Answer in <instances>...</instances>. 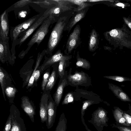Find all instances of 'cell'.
<instances>
[{
	"instance_id": "6da1fadb",
	"label": "cell",
	"mask_w": 131,
	"mask_h": 131,
	"mask_svg": "<svg viewBox=\"0 0 131 131\" xmlns=\"http://www.w3.org/2000/svg\"><path fill=\"white\" fill-rule=\"evenodd\" d=\"M68 22L66 16L61 17L58 19L50 34L46 53H51L57 45Z\"/></svg>"
},
{
	"instance_id": "7a4b0ae2",
	"label": "cell",
	"mask_w": 131,
	"mask_h": 131,
	"mask_svg": "<svg viewBox=\"0 0 131 131\" xmlns=\"http://www.w3.org/2000/svg\"><path fill=\"white\" fill-rule=\"evenodd\" d=\"M53 20L49 16L44 20L27 44L28 46L25 52L28 51L35 43H37L38 45H39L48 33L51 21Z\"/></svg>"
},
{
	"instance_id": "3957f363",
	"label": "cell",
	"mask_w": 131,
	"mask_h": 131,
	"mask_svg": "<svg viewBox=\"0 0 131 131\" xmlns=\"http://www.w3.org/2000/svg\"><path fill=\"white\" fill-rule=\"evenodd\" d=\"M107 112L102 107H99L92 114V117L88 122L91 123L97 131H103L104 126H107Z\"/></svg>"
},
{
	"instance_id": "277c9868",
	"label": "cell",
	"mask_w": 131,
	"mask_h": 131,
	"mask_svg": "<svg viewBox=\"0 0 131 131\" xmlns=\"http://www.w3.org/2000/svg\"><path fill=\"white\" fill-rule=\"evenodd\" d=\"M10 114L12 117L11 131H27L24 122L20 117L19 110L16 108L12 109Z\"/></svg>"
},
{
	"instance_id": "5b68a950",
	"label": "cell",
	"mask_w": 131,
	"mask_h": 131,
	"mask_svg": "<svg viewBox=\"0 0 131 131\" xmlns=\"http://www.w3.org/2000/svg\"><path fill=\"white\" fill-rule=\"evenodd\" d=\"M39 17L38 15H36L16 26L12 32L13 41L17 40L19 34L27 29L36 21Z\"/></svg>"
},
{
	"instance_id": "8992f818",
	"label": "cell",
	"mask_w": 131,
	"mask_h": 131,
	"mask_svg": "<svg viewBox=\"0 0 131 131\" xmlns=\"http://www.w3.org/2000/svg\"><path fill=\"white\" fill-rule=\"evenodd\" d=\"M0 39L5 42H8L9 25L7 11L5 10L1 15Z\"/></svg>"
},
{
	"instance_id": "52a82bcc",
	"label": "cell",
	"mask_w": 131,
	"mask_h": 131,
	"mask_svg": "<svg viewBox=\"0 0 131 131\" xmlns=\"http://www.w3.org/2000/svg\"><path fill=\"white\" fill-rule=\"evenodd\" d=\"M81 29L77 25L70 35L66 45V50L68 53L71 52L76 46L79 39Z\"/></svg>"
},
{
	"instance_id": "ba28073f",
	"label": "cell",
	"mask_w": 131,
	"mask_h": 131,
	"mask_svg": "<svg viewBox=\"0 0 131 131\" xmlns=\"http://www.w3.org/2000/svg\"><path fill=\"white\" fill-rule=\"evenodd\" d=\"M49 16L48 15H45L43 14L39 17L36 21L24 32L22 36L18 41L17 44L20 45Z\"/></svg>"
},
{
	"instance_id": "9c48e42d",
	"label": "cell",
	"mask_w": 131,
	"mask_h": 131,
	"mask_svg": "<svg viewBox=\"0 0 131 131\" xmlns=\"http://www.w3.org/2000/svg\"><path fill=\"white\" fill-rule=\"evenodd\" d=\"M48 95L45 94L43 95L41 99L39 113L41 122L47 123L48 120Z\"/></svg>"
},
{
	"instance_id": "30bf717a",
	"label": "cell",
	"mask_w": 131,
	"mask_h": 131,
	"mask_svg": "<svg viewBox=\"0 0 131 131\" xmlns=\"http://www.w3.org/2000/svg\"><path fill=\"white\" fill-rule=\"evenodd\" d=\"M56 105L52 101H50L48 104V117L46 123L48 129L51 128L54 123L56 115Z\"/></svg>"
},
{
	"instance_id": "8fae6325",
	"label": "cell",
	"mask_w": 131,
	"mask_h": 131,
	"mask_svg": "<svg viewBox=\"0 0 131 131\" xmlns=\"http://www.w3.org/2000/svg\"><path fill=\"white\" fill-rule=\"evenodd\" d=\"M68 80L72 84L76 85H80L86 83L87 78L84 72H77L74 74H70L68 76Z\"/></svg>"
},
{
	"instance_id": "7c38bea8",
	"label": "cell",
	"mask_w": 131,
	"mask_h": 131,
	"mask_svg": "<svg viewBox=\"0 0 131 131\" xmlns=\"http://www.w3.org/2000/svg\"><path fill=\"white\" fill-rule=\"evenodd\" d=\"M21 107L24 111L28 116L32 122H34V115L35 114V109L28 99L25 97L21 99Z\"/></svg>"
},
{
	"instance_id": "4fadbf2b",
	"label": "cell",
	"mask_w": 131,
	"mask_h": 131,
	"mask_svg": "<svg viewBox=\"0 0 131 131\" xmlns=\"http://www.w3.org/2000/svg\"><path fill=\"white\" fill-rule=\"evenodd\" d=\"M109 86L114 95L121 100L124 101L131 102V100L128 95L119 87L110 83Z\"/></svg>"
},
{
	"instance_id": "5bb4252c",
	"label": "cell",
	"mask_w": 131,
	"mask_h": 131,
	"mask_svg": "<svg viewBox=\"0 0 131 131\" xmlns=\"http://www.w3.org/2000/svg\"><path fill=\"white\" fill-rule=\"evenodd\" d=\"M86 13L85 10H82L78 12L68 23L66 29L69 32L73 27L84 17Z\"/></svg>"
},
{
	"instance_id": "9a60e30c",
	"label": "cell",
	"mask_w": 131,
	"mask_h": 131,
	"mask_svg": "<svg viewBox=\"0 0 131 131\" xmlns=\"http://www.w3.org/2000/svg\"><path fill=\"white\" fill-rule=\"evenodd\" d=\"M67 84L66 80L63 79L58 86L55 93L54 99L57 106H58L62 98L64 88Z\"/></svg>"
},
{
	"instance_id": "2e32d148",
	"label": "cell",
	"mask_w": 131,
	"mask_h": 131,
	"mask_svg": "<svg viewBox=\"0 0 131 131\" xmlns=\"http://www.w3.org/2000/svg\"><path fill=\"white\" fill-rule=\"evenodd\" d=\"M98 35L96 31L93 29L91 31L89 43V49L94 51L97 48L98 43Z\"/></svg>"
},
{
	"instance_id": "e0dca14e",
	"label": "cell",
	"mask_w": 131,
	"mask_h": 131,
	"mask_svg": "<svg viewBox=\"0 0 131 131\" xmlns=\"http://www.w3.org/2000/svg\"><path fill=\"white\" fill-rule=\"evenodd\" d=\"M66 56H64L60 51H58L42 65L41 69L42 70L47 66L57 62H60Z\"/></svg>"
},
{
	"instance_id": "ac0fdd59",
	"label": "cell",
	"mask_w": 131,
	"mask_h": 131,
	"mask_svg": "<svg viewBox=\"0 0 131 131\" xmlns=\"http://www.w3.org/2000/svg\"><path fill=\"white\" fill-rule=\"evenodd\" d=\"M67 120L63 112L60 115L55 131H66Z\"/></svg>"
},
{
	"instance_id": "d6986e66",
	"label": "cell",
	"mask_w": 131,
	"mask_h": 131,
	"mask_svg": "<svg viewBox=\"0 0 131 131\" xmlns=\"http://www.w3.org/2000/svg\"><path fill=\"white\" fill-rule=\"evenodd\" d=\"M114 118L118 123L125 125L127 126L126 121L124 117L123 113L119 108L115 109L113 113Z\"/></svg>"
},
{
	"instance_id": "ffe728a7",
	"label": "cell",
	"mask_w": 131,
	"mask_h": 131,
	"mask_svg": "<svg viewBox=\"0 0 131 131\" xmlns=\"http://www.w3.org/2000/svg\"><path fill=\"white\" fill-rule=\"evenodd\" d=\"M62 12L61 8L57 5L46 11L43 14L51 16L54 19V16H58Z\"/></svg>"
},
{
	"instance_id": "44dd1931",
	"label": "cell",
	"mask_w": 131,
	"mask_h": 131,
	"mask_svg": "<svg viewBox=\"0 0 131 131\" xmlns=\"http://www.w3.org/2000/svg\"><path fill=\"white\" fill-rule=\"evenodd\" d=\"M56 2L57 5L61 8L62 12L66 11L71 10L73 8L72 4L68 0H54Z\"/></svg>"
},
{
	"instance_id": "7402d4cb",
	"label": "cell",
	"mask_w": 131,
	"mask_h": 131,
	"mask_svg": "<svg viewBox=\"0 0 131 131\" xmlns=\"http://www.w3.org/2000/svg\"><path fill=\"white\" fill-rule=\"evenodd\" d=\"M46 50L45 49L42 51V52L40 54V53H39L38 56L35 69L29 80V82L28 85V86H31L33 84L35 80L34 77V74L36 71V70L37 69L39 66L43 56L45 53H46Z\"/></svg>"
},
{
	"instance_id": "603a6c76",
	"label": "cell",
	"mask_w": 131,
	"mask_h": 131,
	"mask_svg": "<svg viewBox=\"0 0 131 131\" xmlns=\"http://www.w3.org/2000/svg\"><path fill=\"white\" fill-rule=\"evenodd\" d=\"M71 58L70 56H66L59 62L58 69L59 75L62 78L64 75L65 69L66 66V61Z\"/></svg>"
},
{
	"instance_id": "cb8c5ba5",
	"label": "cell",
	"mask_w": 131,
	"mask_h": 131,
	"mask_svg": "<svg viewBox=\"0 0 131 131\" xmlns=\"http://www.w3.org/2000/svg\"><path fill=\"white\" fill-rule=\"evenodd\" d=\"M8 42H5L0 39V59L1 61H3L4 56L7 53L9 48Z\"/></svg>"
},
{
	"instance_id": "d4e9b609",
	"label": "cell",
	"mask_w": 131,
	"mask_h": 131,
	"mask_svg": "<svg viewBox=\"0 0 131 131\" xmlns=\"http://www.w3.org/2000/svg\"><path fill=\"white\" fill-rule=\"evenodd\" d=\"M72 4L76 5L78 6L77 8V11H80L83 9L89 6V4L85 3L87 2V0H68Z\"/></svg>"
},
{
	"instance_id": "484cf974",
	"label": "cell",
	"mask_w": 131,
	"mask_h": 131,
	"mask_svg": "<svg viewBox=\"0 0 131 131\" xmlns=\"http://www.w3.org/2000/svg\"><path fill=\"white\" fill-rule=\"evenodd\" d=\"M76 65L78 67L86 69H89L90 67V63L88 61L85 59L80 57L77 58Z\"/></svg>"
},
{
	"instance_id": "4316f807",
	"label": "cell",
	"mask_w": 131,
	"mask_h": 131,
	"mask_svg": "<svg viewBox=\"0 0 131 131\" xmlns=\"http://www.w3.org/2000/svg\"><path fill=\"white\" fill-rule=\"evenodd\" d=\"M56 75L55 71H53L46 86L45 89L46 90L51 89L52 88L55 82Z\"/></svg>"
},
{
	"instance_id": "83f0119b",
	"label": "cell",
	"mask_w": 131,
	"mask_h": 131,
	"mask_svg": "<svg viewBox=\"0 0 131 131\" xmlns=\"http://www.w3.org/2000/svg\"><path fill=\"white\" fill-rule=\"evenodd\" d=\"M104 77L115 81L122 82L126 81H131V79L118 75L105 76Z\"/></svg>"
},
{
	"instance_id": "f1b7e54d",
	"label": "cell",
	"mask_w": 131,
	"mask_h": 131,
	"mask_svg": "<svg viewBox=\"0 0 131 131\" xmlns=\"http://www.w3.org/2000/svg\"><path fill=\"white\" fill-rule=\"evenodd\" d=\"M94 102L91 100H87L83 102V105L81 110V118L84 117L85 114V111L91 105L94 104Z\"/></svg>"
},
{
	"instance_id": "f546056e",
	"label": "cell",
	"mask_w": 131,
	"mask_h": 131,
	"mask_svg": "<svg viewBox=\"0 0 131 131\" xmlns=\"http://www.w3.org/2000/svg\"><path fill=\"white\" fill-rule=\"evenodd\" d=\"M5 92L8 97H12L14 96L16 92V90L14 88L8 87L5 89Z\"/></svg>"
},
{
	"instance_id": "4dcf8cb0",
	"label": "cell",
	"mask_w": 131,
	"mask_h": 131,
	"mask_svg": "<svg viewBox=\"0 0 131 131\" xmlns=\"http://www.w3.org/2000/svg\"><path fill=\"white\" fill-rule=\"evenodd\" d=\"M73 97L72 94L71 93H69L65 96L62 102V104H68L69 103L73 102Z\"/></svg>"
},
{
	"instance_id": "1f68e13d",
	"label": "cell",
	"mask_w": 131,
	"mask_h": 131,
	"mask_svg": "<svg viewBox=\"0 0 131 131\" xmlns=\"http://www.w3.org/2000/svg\"><path fill=\"white\" fill-rule=\"evenodd\" d=\"M56 2L54 0H38L32 1V3L40 4H43L45 5L49 6L52 4H55Z\"/></svg>"
},
{
	"instance_id": "d6a6232c",
	"label": "cell",
	"mask_w": 131,
	"mask_h": 131,
	"mask_svg": "<svg viewBox=\"0 0 131 131\" xmlns=\"http://www.w3.org/2000/svg\"><path fill=\"white\" fill-rule=\"evenodd\" d=\"M4 78L5 75L3 73V71L1 70V68L0 69V82L2 89V91L3 93V96L5 100V96L4 93V89L5 87V83H4Z\"/></svg>"
},
{
	"instance_id": "836d02e7",
	"label": "cell",
	"mask_w": 131,
	"mask_h": 131,
	"mask_svg": "<svg viewBox=\"0 0 131 131\" xmlns=\"http://www.w3.org/2000/svg\"><path fill=\"white\" fill-rule=\"evenodd\" d=\"M50 77V74L49 72H47L44 74L41 85L42 89L43 90H44L45 89Z\"/></svg>"
},
{
	"instance_id": "e575fe53",
	"label": "cell",
	"mask_w": 131,
	"mask_h": 131,
	"mask_svg": "<svg viewBox=\"0 0 131 131\" xmlns=\"http://www.w3.org/2000/svg\"><path fill=\"white\" fill-rule=\"evenodd\" d=\"M12 124V117L10 114L4 127L3 131H10L11 129Z\"/></svg>"
},
{
	"instance_id": "d590c367",
	"label": "cell",
	"mask_w": 131,
	"mask_h": 131,
	"mask_svg": "<svg viewBox=\"0 0 131 131\" xmlns=\"http://www.w3.org/2000/svg\"><path fill=\"white\" fill-rule=\"evenodd\" d=\"M32 3V1L23 0L19 1L15 4V7H23L30 3Z\"/></svg>"
},
{
	"instance_id": "8d00e7d4",
	"label": "cell",
	"mask_w": 131,
	"mask_h": 131,
	"mask_svg": "<svg viewBox=\"0 0 131 131\" xmlns=\"http://www.w3.org/2000/svg\"><path fill=\"white\" fill-rule=\"evenodd\" d=\"M123 114L127 126L131 125V116L125 113H123Z\"/></svg>"
},
{
	"instance_id": "74e56055",
	"label": "cell",
	"mask_w": 131,
	"mask_h": 131,
	"mask_svg": "<svg viewBox=\"0 0 131 131\" xmlns=\"http://www.w3.org/2000/svg\"><path fill=\"white\" fill-rule=\"evenodd\" d=\"M110 36L112 37H116L118 34V31L116 29H113L111 30L109 32Z\"/></svg>"
},
{
	"instance_id": "f35d334b",
	"label": "cell",
	"mask_w": 131,
	"mask_h": 131,
	"mask_svg": "<svg viewBox=\"0 0 131 131\" xmlns=\"http://www.w3.org/2000/svg\"><path fill=\"white\" fill-rule=\"evenodd\" d=\"M115 127L121 131H131V129L125 127L117 126Z\"/></svg>"
},
{
	"instance_id": "ab89813d",
	"label": "cell",
	"mask_w": 131,
	"mask_h": 131,
	"mask_svg": "<svg viewBox=\"0 0 131 131\" xmlns=\"http://www.w3.org/2000/svg\"><path fill=\"white\" fill-rule=\"evenodd\" d=\"M40 75V72L39 70H36L34 75V77L35 81H37Z\"/></svg>"
},
{
	"instance_id": "60d3db41",
	"label": "cell",
	"mask_w": 131,
	"mask_h": 131,
	"mask_svg": "<svg viewBox=\"0 0 131 131\" xmlns=\"http://www.w3.org/2000/svg\"><path fill=\"white\" fill-rule=\"evenodd\" d=\"M123 19L126 24L131 29V20L125 17H123Z\"/></svg>"
},
{
	"instance_id": "b9f144b4",
	"label": "cell",
	"mask_w": 131,
	"mask_h": 131,
	"mask_svg": "<svg viewBox=\"0 0 131 131\" xmlns=\"http://www.w3.org/2000/svg\"><path fill=\"white\" fill-rule=\"evenodd\" d=\"M27 14V13L26 11H22L20 12L19 15L21 17L24 18L26 16Z\"/></svg>"
},
{
	"instance_id": "7bdbcfd3",
	"label": "cell",
	"mask_w": 131,
	"mask_h": 131,
	"mask_svg": "<svg viewBox=\"0 0 131 131\" xmlns=\"http://www.w3.org/2000/svg\"><path fill=\"white\" fill-rule=\"evenodd\" d=\"M83 124V125L85 127V128L86 130L87 131H92L89 129L88 128L87 125L86 124L85 122V120H83L82 121Z\"/></svg>"
},
{
	"instance_id": "ee69618b",
	"label": "cell",
	"mask_w": 131,
	"mask_h": 131,
	"mask_svg": "<svg viewBox=\"0 0 131 131\" xmlns=\"http://www.w3.org/2000/svg\"><path fill=\"white\" fill-rule=\"evenodd\" d=\"M116 5L117 6L120 7H123L125 6L123 4L121 3H118Z\"/></svg>"
}]
</instances>
